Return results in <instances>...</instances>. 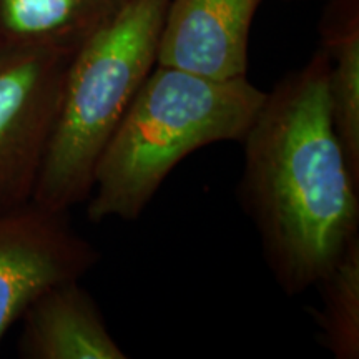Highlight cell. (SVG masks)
<instances>
[{
    "label": "cell",
    "mask_w": 359,
    "mask_h": 359,
    "mask_svg": "<svg viewBox=\"0 0 359 359\" xmlns=\"http://www.w3.org/2000/svg\"><path fill=\"white\" fill-rule=\"evenodd\" d=\"M243 143L240 198L283 293L316 286L359 236V183L331 122L327 57L266 92Z\"/></svg>",
    "instance_id": "cell-1"
},
{
    "label": "cell",
    "mask_w": 359,
    "mask_h": 359,
    "mask_svg": "<svg viewBox=\"0 0 359 359\" xmlns=\"http://www.w3.org/2000/svg\"><path fill=\"white\" fill-rule=\"evenodd\" d=\"M264 95L248 77L217 80L155 65L98 160L87 218L137 219L188 155L241 142Z\"/></svg>",
    "instance_id": "cell-2"
},
{
    "label": "cell",
    "mask_w": 359,
    "mask_h": 359,
    "mask_svg": "<svg viewBox=\"0 0 359 359\" xmlns=\"http://www.w3.org/2000/svg\"><path fill=\"white\" fill-rule=\"evenodd\" d=\"M168 0H127L72 53L34 203L67 213L93 173L135 95L156 65Z\"/></svg>",
    "instance_id": "cell-3"
},
{
    "label": "cell",
    "mask_w": 359,
    "mask_h": 359,
    "mask_svg": "<svg viewBox=\"0 0 359 359\" xmlns=\"http://www.w3.org/2000/svg\"><path fill=\"white\" fill-rule=\"evenodd\" d=\"M72 53L0 48V213L34 201Z\"/></svg>",
    "instance_id": "cell-4"
},
{
    "label": "cell",
    "mask_w": 359,
    "mask_h": 359,
    "mask_svg": "<svg viewBox=\"0 0 359 359\" xmlns=\"http://www.w3.org/2000/svg\"><path fill=\"white\" fill-rule=\"evenodd\" d=\"M98 259L65 213L34 201L0 213V341L43 291L82 280Z\"/></svg>",
    "instance_id": "cell-5"
},
{
    "label": "cell",
    "mask_w": 359,
    "mask_h": 359,
    "mask_svg": "<svg viewBox=\"0 0 359 359\" xmlns=\"http://www.w3.org/2000/svg\"><path fill=\"white\" fill-rule=\"evenodd\" d=\"M262 0H168L156 65L226 80L246 77L251 22Z\"/></svg>",
    "instance_id": "cell-6"
},
{
    "label": "cell",
    "mask_w": 359,
    "mask_h": 359,
    "mask_svg": "<svg viewBox=\"0 0 359 359\" xmlns=\"http://www.w3.org/2000/svg\"><path fill=\"white\" fill-rule=\"evenodd\" d=\"M19 356L27 359H127L105 318L80 285L58 283L22 314Z\"/></svg>",
    "instance_id": "cell-7"
},
{
    "label": "cell",
    "mask_w": 359,
    "mask_h": 359,
    "mask_svg": "<svg viewBox=\"0 0 359 359\" xmlns=\"http://www.w3.org/2000/svg\"><path fill=\"white\" fill-rule=\"evenodd\" d=\"M127 0H0V48L75 52Z\"/></svg>",
    "instance_id": "cell-8"
},
{
    "label": "cell",
    "mask_w": 359,
    "mask_h": 359,
    "mask_svg": "<svg viewBox=\"0 0 359 359\" xmlns=\"http://www.w3.org/2000/svg\"><path fill=\"white\" fill-rule=\"evenodd\" d=\"M331 122L349 168L359 183V29L349 15L326 34Z\"/></svg>",
    "instance_id": "cell-9"
},
{
    "label": "cell",
    "mask_w": 359,
    "mask_h": 359,
    "mask_svg": "<svg viewBox=\"0 0 359 359\" xmlns=\"http://www.w3.org/2000/svg\"><path fill=\"white\" fill-rule=\"evenodd\" d=\"M321 293L313 320L321 344L336 359L359 358V236L316 283Z\"/></svg>",
    "instance_id": "cell-10"
}]
</instances>
